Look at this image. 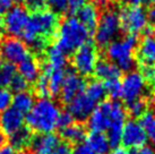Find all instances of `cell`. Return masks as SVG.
Listing matches in <instances>:
<instances>
[{
  "label": "cell",
  "instance_id": "cell-1",
  "mask_svg": "<svg viewBox=\"0 0 155 154\" xmlns=\"http://www.w3.org/2000/svg\"><path fill=\"white\" fill-rule=\"evenodd\" d=\"M60 108L49 98H42L34 103L28 113H26V126L35 134L52 133L57 128Z\"/></svg>",
  "mask_w": 155,
  "mask_h": 154
},
{
  "label": "cell",
  "instance_id": "cell-2",
  "mask_svg": "<svg viewBox=\"0 0 155 154\" xmlns=\"http://www.w3.org/2000/svg\"><path fill=\"white\" fill-rule=\"evenodd\" d=\"M58 27V14L48 8L39 10L32 13V16L28 18L25 30L23 32L22 38L27 47L38 38H43L50 42L56 36Z\"/></svg>",
  "mask_w": 155,
  "mask_h": 154
},
{
  "label": "cell",
  "instance_id": "cell-3",
  "mask_svg": "<svg viewBox=\"0 0 155 154\" xmlns=\"http://www.w3.org/2000/svg\"><path fill=\"white\" fill-rule=\"evenodd\" d=\"M90 35V31L78 21L77 17L70 16L66 18L58 27L56 44L66 55H68L88 42Z\"/></svg>",
  "mask_w": 155,
  "mask_h": 154
},
{
  "label": "cell",
  "instance_id": "cell-4",
  "mask_svg": "<svg viewBox=\"0 0 155 154\" xmlns=\"http://www.w3.org/2000/svg\"><path fill=\"white\" fill-rule=\"evenodd\" d=\"M137 47V35L129 34L122 40L112 41L107 48V55L112 64L124 72H129L135 65L134 51Z\"/></svg>",
  "mask_w": 155,
  "mask_h": 154
},
{
  "label": "cell",
  "instance_id": "cell-5",
  "mask_svg": "<svg viewBox=\"0 0 155 154\" xmlns=\"http://www.w3.org/2000/svg\"><path fill=\"white\" fill-rule=\"evenodd\" d=\"M120 28L119 14L108 10L102 14L95 30V42L100 47H107L114 40Z\"/></svg>",
  "mask_w": 155,
  "mask_h": 154
},
{
  "label": "cell",
  "instance_id": "cell-6",
  "mask_svg": "<svg viewBox=\"0 0 155 154\" xmlns=\"http://www.w3.org/2000/svg\"><path fill=\"white\" fill-rule=\"evenodd\" d=\"M119 18L121 28L128 34L134 35L142 33L148 23L146 12L140 6L125 8L119 15Z\"/></svg>",
  "mask_w": 155,
  "mask_h": 154
},
{
  "label": "cell",
  "instance_id": "cell-7",
  "mask_svg": "<svg viewBox=\"0 0 155 154\" xmlns=\"http://www.w3.org/2000/svg\"><path fill=\"white\" fill-rule=\"evenodd\" d=\"M97 62V51L92 43H85L78 48L73 57V65L78 75L88 76L94 73L95 66Z\"/></svg>",
  "mask_w": 155,
  "mask_h": 154
},
{
  "label": "cell",
  "instance_id": "cell-8",
  "mask_svg": "<svg viewBox=\"0 0 155 154\" xmlns=\"http://www.w3.org/2000/svg\"><path fill=\"white\" fill-rule=\"evenodd\" d=\"M28 18V10L22 5H17L4 15V30L9 36L22 38Z\"/></svg>",
  "mask_w": 155,
  "mask_h": 154
},
{
  "label": "cell",
  "instance_id": "cell-9",
  "mask_svg": "<svg viewBox=\"0 0 155 154\" xmlns=\"http://www.w3.org/2000/svg\"><path fill=\"white\" fill-rule=\"evenodd\" d=\"M146 79L139 72H130L124 77L121 82L120 98L127 104L142 96L145 91Z\"/></svg>",
  "mask_w": 155,
  "mask_h": 154
},
{
  "label": "cell",
  "instance_id": "cell-10",
  "mask_svg": "<svg viewBox=\"0 0 155 154\" xmlns=\"http://www.w3.org/2000/svg\"><path fill=\"white\" fill-rule=\"evenodd\" d=\"M127 111L119 101H113L111 111V120L108 129V141L111 147H117L120 145L121 136H122V129L126 124Z\"/></svg>",
  "mask_w": 155,
  "mask_h": 154
},
{
  "label": "cell",
  "instance_id": "cell-11",
  "mask_svg": "<svg viewBox=\"0 0 155 154\" xmlns=\"http://www.w3.org/2000/svg\"><path fill=\"white\" fill-rule=\"evenodd\" d=\"M31 53L26 43L19 38H5L1 42V56L5 60L12 64H19L26 58H28Z\"/></svg>",
  "mask_w": 155,
  "mask_h": 154
},
{
  "label": "cell",
  "instance_id": "cell-12",
  "mask_svg": "<svg viewBox=\"0 0 155 154\" xmlns=\"http://www.w3.org/2000/svg\"><path fill=\"white\" fill-rule=\"evenodd\" d=\"M148 139H147L146 133L140 122H138L136 120L126 121L122 129V136H121V143L125 145V147L137 149L145 145Z\"/></svg>",
  "mask_w": 155,
  "mask_h": 154
},
{
  "label": "cell",
  "instance_id": "cell-13",
  "mask_svg": "<svg viewBox=\"0 0 155 154\" xmlns=\"http://www.w3.org/2000/svg\"><path fill=\"white\" fill-rule=\"evenodd\" d=\"M113 101L105 100L102 101L99 105H96L93 112L88 117V127L92 132H101L103 133L108 129L111 120V111Z\"/></svg>",
  "mask_w": 155,
  "mask_h": 154
},
{
  "label": "cell",
  "instance_id": "cell-14",
  "mask_svg": "<svg viewBox=\"0 0 155 154\" xmlns=\"http://www.w3.org/2000/svg\"><path fill=\"white\" fill-rule=\"evenodd\" d=\"M85 90V82L81 75L75 72L66 73L65 79L62 82L60 90V101L68 104L75 96L83 93Z\"/></svg>",
  "mask_w": 155,
  "mask_h": 154
},
{
  "label": "cell",
  "instance_id": "cell-15",
  "mask_svg": "<svg viewBox=\"0 0 155 154\" xmlns=\"http://www.w3.org/2000/svg\"><path fill=\"white\" fill-rule=\"evenodd\" d=\"M96 107V102L86 94V93H81L68 103V111L73 115L75 120L79 122H83L88 119L91 113Z\"/></svg>",
  "mask_w": 155,
  "mask_h": 154
},
{
  "label": "cell",
  "instance_id": "cell-16",
  "mask_svg": "<svg viewBox=\"0 0 155 154\" xmlns=\"http://www.w3.org/2000/svg\"><path fill=\"white\" fill-rule=\"evenodd\" d=\"M25 117L15 108H8L0 113V130L7 137L12 136L24 126Z\"/></svg>",
  "mask_w": 155,
  "mask_h": 154
},
{
  "label": "cell",
  "instance_id": "cell-17",
  "mask_svg": "<svg viewBox=\"0 0 155 154\" xmlns=\"http://www.w3.org/2000/svg\"><path fill=\"white\" fill-rule=\"evenodd\" d=\"M60 143V137L56 134H34L28 151L31 154H50Z\"/></svg>",
  "mask_w": 155,
  "mask_h": 154
},
{
  "label": "cell",
  "instance_id": "cell-18",
  "mask_svg": "<svg viewBox=\"0 0 155 154\" xmlns=\"http://www.w3.org/2000/svg\"><path fill=\"white\" fill-rule=\"evenodd\" d=\"M18 73L25 78L28 84H34L41 75L40 60L35 56L31 55L28 58L18 64Z\"/></svg>",
  "mask_w": 155,
  "mask_h": 154
},
{
  "label": "cell",
  "instance_id": "cell-19",
  "mask_svg": "<svg viewBox=\"0 0 155 154\" xmlns=\"http://www.w3.org/2000/svg\"><path fill=\"white\" fill-rule=\"evenodd\" d=\"M76 14H77V19L90 31V33H93L96 30L100 16L97 8L94 5L85 4Z\"/></svg>",
  "mask_w": 155,
  "mask_h": 154
},
{
  "label": "cell",
  "instance_id": "cell-20",
  "mask_svg": "<svg viewBox=\"0 0 155 154\" xmlns=\"http://www.w3.org/2000/svg\"><path fill=\"white\" fill-rule=\"evenodd\" d=\"M95 76L99 78L100 81H112V79H120L121 70L117 67L114 64H112L107 60H101L96 62L94 69Z\"/></svg>",
  "mask_w": 155,
  "mask_h": 154
},
{
  "label": "cell",
  "instance_id": "cell-21",
  "mask_svg": "<svg viewBox=\"0 0 155 154\" xmlns=\"http://www.w3.org/2000/svg\"><path fill=\"white\" fill-rule=\"evenodd\" d=\"M137 53L142 65H155V35L144 38Z\"/></svg>",
  "mask_w": 155,
  "mask_h": 154
},
{
  "label": "cell",
  "instance_id": "cell-22",
  "mask_svg": "<svg viewBox=\"0 0 155 154\" xmlns=\"http://www.w3.org/2000/svg\"><path fill=\"white\" fill-rule=\"evenodd\" d=\"M34 134L35 133H33L27 126H23L16 133H14L12 136H9V145L15 151L27 150Z\"/></svg>",
  "mask_w": 155,
  "mask_h": 154
},
{
  "label": "cell",
  "instance_id": "cell-23",
  "mask_svg": "<svg viewBox=\"0 0 155 154\" xmlns=\"http://www.w3.org/2000/svg\"><path fill=\"white\" fill-rule=\"evenodd\" d=\"M86 144L94 151L95 154H109L111 149L107 135L101 132H92L86 136Z\"/></svg>",
  "mask_w": 155,
  "mask_h": 154
},
{
  "label": "cell",
  "instance_id": "cell-24",
  "mask_svg": "<svg viewBox=\"0 0 155 154\" xmlns=\"http://www.w3.org/2000/svg\"><path fill=\"white\" fill-rule=\"evenodd\" d=\"M61 137L66 141L68 144H78L82 143L86 138V129L82 124H75L70 125L65 129L60 130Z\"/></svg>",
  "mask_w": 155,
  "mask_h": 154
},
{
  "label": "cell",
  "instance_id": "cell-25",
  "mask_svg": "<svg viewBox=\"0 0 155 154\" xmlns=\"http://www.w3.org/2000/svg\"><path fill=\"white\" fill-rule=\"evenodd\" d=\"M44 61L53 69H65L67 66V55L57 45H51L47 51V59Z\"/></svg>",
  "mask_w": 155,
  "mask_h": 154
},
{
  "label": "cell",
  "instance_id": "cell-26",
  "mask_svg": "<svg viewBox=\"0 0 155 154\" xmlns=\"http://www.w3.org/2000/svg\"><path fill=\"white\" fill-rule=\"evenodd\" d=\"M34 96L32 91H25L21 93H16L13 96L12 105L16 110L22 112L23 115H26L31 111V109L34 105Z\"/></svg>",
  "mask_w": 155,
  "mask_h": 154
},
{
  "label": "cell",
  "instance_id": "cell-27",
  "mask_svg": "<svg viewBox=\"0 0 155 154\" xmlns=\"http://www.w3.org/2000/svg\"><path fill=\"white\" fill-rule=\"evenodd\" d=\"M66 70L65 69H53L49 74V91L51 96H58L60 94L61 85L65 79Z\"/></svg>",
  "mask_w": 155,
  "mask_h": 154
},
{
  "label": "cell",
  "instance_id": "cell-28",
  "mask_svg": "<svg viewBox=\"0 0 155 154\" xmlns=\"http://www.w3.org/2000/svg\"><path fill=\"white\" fill-rule=\"evenodd\" d=\"M140 125L145 130L147 139L155 145V112L146 111L140 117Z\"/></svg>",
  "mask_w": 155,
  "mask_h": 154
},
{
  "label": "cell",
  "instance_id": "cell-29",
  "mask_svg": "<svg viewBox=\"0 0 155 154\" xmlns=\"http://www.w3.org/2000/svg\"><path fill=\"white\" fill-rule=\"evenodd\" d=\"M85 93L93 101L97 103L102 102L104 100L105 95H107V90H105V86H104L103 83H101L100 81H93L87 85Z\"/></svg>",
  "mask_w": 155,
  "mask_h": 154
},
{
  "label": "cell",
  "instance_id": "cell-30",
  "mask_svg": "<svg viewBox=\"0 0 155 154\" xmlns=\"http://www.w3.org/2000/svg\"><path fill=\"white\" fill-rule=\"evenodd\" d=\"M16 66L9 61H4L0 66V89H6L9 86L13 77L16 74Z\"/></svg>",
  "mask_w": 155,
  "mask_h": 154
},
{
  "label": "cell",
  "instance_id": "cell-31",
  "mask_svg": "<svg viewBox=\"0 0 155 154\" xmlns=\"http://www.w3.org/2000/svg\"><path fill=\"white\" fill-rule=\"evenodd\" d=\"M128 111L134 118H140L147 111V101L139 98L128 104Z\"/></svg>",
  "mask_w": 155,
  "mask_h": 154
},
{
  "label": "cell",
  "instance_id": "cell-32",
  "mask_svg": "<svg viewBox=\"0 0 155 154\" xmlns=\"http://www.w3.org/2000/svg\"><path fill=\"white\" fill-rule=\"evenodd\" d=\"M28 87H30V84L19 74H15V76L13 77V79L9 84L10 92H15V93H21V92L28 91Z\"/></svg>",
  "mask_w": 155,
  "mask_h": 154
},
{
  "label": "cell",
  "instance_id": "cell-33",
  "mask_svg": "<svg viewBox=\"0 0 155 154\" xmlns=\"http://www.w3.org/2000/svg\"><path fill=\"white\" fill-rule=\"evenodd\" d=\"M104 86L107 93L110 94L112 99L120 98V91H121V82L120 79H112V81L104 82Z\"/></svg>",
  "mask_w": 155,
  "mask_h": 154
},
{
  "label": "cell",
  "instance_id": "cell-34",
  "mask_svg": "<svg viewBox=\"0 0 155 154\" xmlns=\"http://www.w3.org/2000/svg\"><path fill=\"white\" fill-rule=\"evenodd\" d=\"M74 122H75V118H74L73 115H71L68 110L60 111V115L58 117V121H57V128L62 130V129H65L66 127L73 125Z\"/></svg>",
  "mask_w": 155,
  "mask_h": 154
},
{
  "label": "cell",
  "instance_id": "cell-35",
  "mask_svg": "<svg viewBox=\"0 0 155 154\" xmlns=\"http://www.w3.org/2000/svg\"><path fill=\"white\" fill-rule=\"evenodd\" d=\"M13 102V93L7 89H0V113L10 108Z\"/></svg>",
  "mask_w": 155,
  "mask_h": 154
},
{
  "label": "cell",
  "instance_id": "cell-36",
  "mask_svg": "<svg viewBox=\"0 0 155 154\" xmlns=\"http://www.w3.org/2000/svg\"><path fill=\"white\" fill-rule=\"evenodd\" d=\"M23 4L24 7L32 13L47 9L48 7L47 0H23Z\"/></svg>",
  "mask_w": 155,
  "mask_h": 154
},
{
  "label": "cell",
  "instance_id": "cell-37",
  "mask_svg": "<svg viewBox=\"0 0 155 154\" xmlns=\"http://www.w3.org/2000/svg\"><path fill=\"white\" fill-rule=\"evenodd\" d=\"M48 6L52 9L54 13H64L67 10L68 0H47Z\"/></svg>",
  "mask_w": 155,
  "mask_h": 154
},
{
  "label": "cell",
  "instance_id": "cell-38",
  "mask_svg": "<svg viewBox=\"0 0 155 154\" xmlns=\"http://www.w3.org/2000/svg\"><path fill=\"white\" fill-rule=\"evenodd\" d=\"M86 4V0H68V5H67V10L69 14L73 16L74 14H76L82 8L84 5Z\"/></svg>",
  "mask_w": 155,
  "mask_h": 154
},
{
  "label": "cell",
  "instance_id": "cell-39",
  "mask_svg": "<svg viewBox=\"0 0 155 154\" xmlns=\"http://www.w3.org/2000/svg\"><path fill=\"white\" fill-rule=\"evenodd\" d=\"M143 77L146 81H154L155 78V65H143L142 73Z\"/></svg>",
  "mask_w": 155,
  "mask_h": 154
},
{
  "label": "cell",
  "instance_id": "cell-40",
  "mask_svg": "<svg viewBox=\"0 0 155 154\" xmlns=\"http://www.w3.org/2000/svg\"><path fill=\"white\" fill-rule=\"evenodd\" d=\"M73 154H95L94 151L91 149L90 146L87 145L86 143H78L75 145V147L73 149Z\"/></svg>",
  "mask_w": 155,
  "mask_h": 154
},
{
  "label": "cell",
  "instance_id": "cell-41",
  "mask_svg": "<svg viewBox=\"0 0 155 154\" xmlns=\"http://www.w3.org/2000/svg\"><path fill=\"white\" fill-rule=\"evenodd\" d=\"M50 154H73V149L68 143H60Z\"/></svg>",
  "mask_w": 155,
  "mask_h": 154
},
{
  "label": "cell",
  "instance_id": "cell-42",
  "mask_svg": "<svg viewBox=\"0 0 155 154\" xmlns=\"http://www.w3.org/2000/svg\"><path fill=\"white\" fill-rule=\"evenodd\" d=\"M129 154H155V152L151 146L143 145L137 149H133V151L129 152Z\"/></svg>",
  "mask_w": 155,
  "mask_h": 154
},
{
  "label": "cell",
  "instance_id": "cell-43",
  "mask_svg": "<svg viewBox=\"0 0 155 154\" xmlns=\"http://www.w3.org/2000/svg\"><path fill=\"white\" fill-rule=\"evenodd\" d=\"M120 1L129 7H138V6H142L146 0H120Z\"/></svg>",
  "mask_w": 155,
  "mask_h": 154
},
{
  "label": "cell",
  "instance_id": "cell-44",
  "mask_svg": "<svg viewBox=\"0 0 155 154\" xmlns=\"http://www.w3.org/2000/svg\"><path fill=\"white\" fill-rule=\"evenodd\" d=\"M0 154H15V150L9 144H6L0 149Z\"/></svg>",
  "mask_w": 155,
  "mask_h": 154
},
{
  "label": "cell",
  "instance_id": "cell-45",
  "mask_svg": "<svg viewBox=\"0 0 155 154\" xmlns=\"http://www.w3.org/2000/svg\"><path fill=\"white\" fill-rule=\"evenodd\" d=\"M147 18H148V22L152 24V26H155V7L150 9V12L147 14Z\"/></svg>",
  "mask_w": 155,
  "mask_h": 154
},
{
  "label": "cell",
  "instance_id": "cell-46",
  "mask_svg": "<svg viewBox=\"0 0 155 154\" xmlns=\"http://www.w3.org/2000/svg\"><path fill=\"white\" fill-rule=\"evenodd\" d=\"M109 154H129V152L126 150L125 147H120V146H117L114 147L111 152H109Z\"/></svg>",
  "mask_w": 155,
  "mask_h": 154
},
{
  "label": "cell",
  "instance_id": "cell-47",
  "mask_svg": "<svg viewBox=\"0 0 155 154\" xmlns=\"http://www.w3.org/2000/svg\"><path fill=\"white\" fill-rule=\"evenodd\" d=\"M143 33H144L145 36H153V35H155L154 26H146L145 30L143 31Z\"/></svg>",
  "mask_w": 155,
  "mask_h": 154
},
{
  "label": "cell",
  "instance_id": "cell-48",
  "mask_svg": "<svg viewBox=\"0 0 155 154\" xmlns=\"http://www.w3.org/2000/svg\"><path fill=\"white\" fill-rule=\"evenodd\" d=\"M6 143H7V136L0 130V149L6 145Z\"/></svg>",
  "mask_w": 155,
  "mask_h": 154
},
{
  "label": "cell",
  "instance_id": "cell-49",
  "mask_svg": "<svg viewBox=\"0 0 155 154\" xmlns=\"http://www.w3.org/2000/svg\"><path fill=\"white\" fill-rule=\"evenodd\" d=\"M18 154H31V152L27 150H23V151H19V153Z\"/></svg>",
  "mask_w": 155,
  "mask_h": 154
},
{
  "label": "cell",
  "instance_id": "cell-50",
  "mask_svg": "<svg viewBox=\"0 0 155 154\" xmlns=\"http://www.w3.org/2000/svg\"><path fill=\"white\" fill-rule=\"evenodd\" d=\"M13 2L16 5H21V4H23V0H13Z\"/></svg>",
  "mask_w": 155,
  "mask_h": 154
},
{
  "label": "cell",
  "instance_id": "cell-51",
  "mask_svg": "<svg viewBox=\"0 0 155 154\" xmlns=\"http://www.w3.org/2000/svg\"><path fill=\"white\" fill-rule=\"evenodd\" d=\"M0 53H1V40H0Z\"/></svg>",
  "mask_w": 155,
  "mask_h": 154
},
{
  "label": "cell",
  "instance_id": "cell-52",
  "mask_svg": "<svg viewBox=\"0 0 155 154\" xmlns=\"http://www.w3.org/2000/svg\"><path fill=\"white\" fill-rule=\"evenodd\" d=\"M151 1H152V2H154V4H155V0H151Z\"/></svg>",
  "mask_w": 155,
  "mask_h": 154
},
{
  "label": "cell",
  "instance_id": "cell-53",
  "mask_svg": "<svg viewBox=\"0 0 155 154\" xmlns=\"http://www.w3.org/2000/svg\"><path fill=\"white\" fill-rule=\"evenodd\" d=\"M153 82H154V85H155V78H154V81H153Z\"/></svg>",
  "mask_w": 155,
  "mask_h": 154
}]
</instances>
